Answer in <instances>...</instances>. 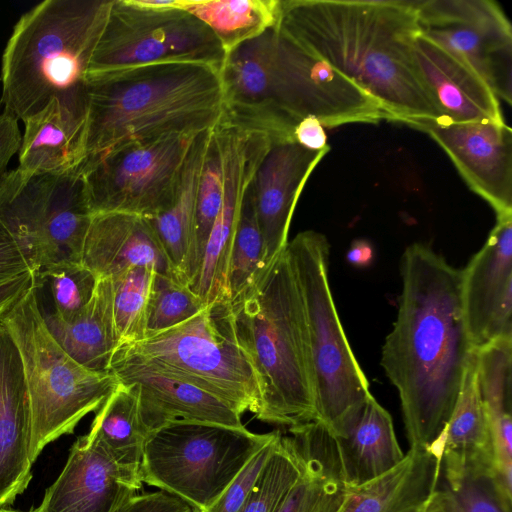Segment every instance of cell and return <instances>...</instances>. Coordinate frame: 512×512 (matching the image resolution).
<instances>
[{
  "label": "cell",
  "mask_w": 512,
  "mask_h": 512,
  "mask_svg": "<svg viewBox=\"0 0 512 512\" xmlns=\"http://www.w3.org/2000/svg\"><path fill=\"white\" fill-rule=\"evenodd\" d=\"M484 471L495 472V458L490 425L478 388L474 349L446 428L440 473Z\"/></svg>",
  "instance_id": "obj_28"
},
{
  "label": "cell",
  "mask_w": 512,
  "mask_h": 512,
  "mask_svg": "<svg viewBox=\"0 0 512 512\" xmlns=\"http://www.w3.org/2000/svg\"><path fill=\"white\" fill-rule=\"evenodd\" d=\"M276 26L226 54L220 69L226 121L265 131L272 140H293L276 104L273 57Z\"/></svg>",
  "instance_id": "obj_18"
},
{
  "label": "cell",
  "mask_w": 512,
  "mask_h": 512,
  "mask_svg": "<svg viewBox=\"0 0 512 512\" xmlns=\"http://www.w3.org/2000/svg\"><path fill=\"white\" fill-rule=\"evenodd\" d=\"M31 285L1 319L15 343L25 376L31 412L30 456L42 450L96 412L119 384L110 372L90 370L57 343L43 317Z\"/></svg>",
  "instance_id": "obj_6"
},
{
  "label": "cell",
  "mask_w": 512,
  "mask_h": 512,
  "mask_svg": "<svg viewBox=\"0 0 512 512\" xmlns=\"http://www.w3.org/2000/svg\"><path fill=\"white\" fill-rule=\"evenodd\" d=\"M477 382L489 421L495 477L512 497V337L475 349Z\"/></svg>",
  "instance_id": "obj_29"
},
{
  "label": "cell",
  "mask_w": 512,
  "mask_h": 512,
  "mask_svg": "<svg viewBox=\"0 0 512 512\" xmlns=\"http://www.w3.org/2000/svg\"><path fill=\"white\" fill-rule=\"evenodd\" d=\"M0 512H24V511H19V510L2 507V508H0ZM28 512H32V511H28Z\"/></svg>",
  "instance_id": "obj_49"
},
{
  "label": "cell",
  "mask_w": 512,
  "mask_h": 512,
  "mask_svg": "<svg viewBox=\"0 0 512 512\" xmlns=\"http://www.w3.org/2000/svg\"><path fill=\"white\" fill-rule=\"evenodd\" d=\"M35 283L36 277L29 275L0 286V321L25 291Z\"/></svg>",
  "instance_id": "obj_46"
},
{
  "label": "cell",
  "mask_w": 512,
  "mask_h": 512,
  "mask_svg": "<svg viewBox=\"0 0 512 512\" xmlns=\"http://www.w3.org/2000/svg\"><path fill=\"white\" fill-rule=\"evenodd\" d=\"M195 135L126 144L82 163L91 214L117 212L151 218L166 210Z\"/></svg>",
  "instance_id": "obj_12"
},
{
  "label": "cell",
  "mask_w": 512,
  "mask_h": 512,
  "mask_svg": "<svg viewBox=\"0 0 512 512\" xmlns=\"http://www.w3.org/2000/svg\"><path fill=\"white\" fill-rule=\"evenodd\" d=\"M31 412L18 349L0 322V508L32 479Z\"/></svg>",
  "instance_id": "obj_21"
},
{
  "label": "cell",
  "mask_w": 512,
  "mask_h": 512,
  "mask_svg": "<svg viewBox=\"0 0 512 512\" xmlns=\"http://www.w3.org/2000/svg\"><path fill=\"white\" fill-rule=\"evenodd\" d=\"M213 128L194 136L171 205L156 216L148 218L176 277L189 286L198 270L197 197L205 152Z\"/></svg>",
  "instance_id": "obj_25"
},
{
  "label": "cell",
  "mask_w": 512,
  "mask_h": 512,
  "mask_svg": "<svg viewBox=\"0 0 512 512\" xmlns=\"http://www.w3.org/2000/svg\"><path fill=\"white\" fill-rule=\"evenodd\" d=\"M346 483L356 488L396 467L403 459L393 420L371 395L356 418L333 437Z\"/></svg>",
  "instance_id": "obj_27"
},
{
  "label": "cell",
  "mask_w": 512,
  "mask_h": 512,
  "mask_svg": "<svg viewBox=\"0 0 512 512\" xmlns=\"http://www.w3.org/2000/svg\"><path fill=\"white\" fill-rule=\"evenodd\" d=\"M267 267L264 240L250 186L242 204L233 242L228 278L230 303L252 287Z\"/></svg>",
  "instance_id": "obj_36"
},
{
  "label": "cell",
  "mask_w": 512,
  "mask_h": 512,
  "mask_svg": "<svg viewBox=\"0 0 512 512\" xmlns=\"http://www.w3.org/2000/svg\"><path fill=\"white\" fill-rule=\"evenodd\" d=\"M192 512H204V511H201V510H197V509H193Z\"/></svg>",
  "instance_id": "obj_50"
},
{
  "label": "cell",
  "mask_w": 512,
  "mask_h": 512,
  "mask_svg": "<svg viewBox=\"0 0 512 512\" xmlns=\"http://www.w3.org/2000/svg\"><path fill=\"white\" fill-rule=\"evenodd\" d=\"M330 151L307 149L291 140H271L252 181L256 218L268 265L285 249L299 196L314 169Z\"/></svg>",
  "instance_id": "obj_20"
},
{
  "label": "cell",
  "mask_w": 512,
  "mask_h": 512,
  "mask_svg": "<svg viewBox=\"0 0 512 512\" xmlns=\"http://www.w3.org/2000/svg\"><path fill=\"white\" fill-rule=\"evenodd\" d=\"M155 274L151 267L138 266L111 278L117 347L145 338L148 305Z\"/></svg>",
  "instance_id": "obj_34"
},
{
  "label": "cell",
  "mask_w": 512,
  "mask_h": 512,
  "mask_svg": "<svg viewBox=\"0 0 512 512\" xmlns=\"http://www.w3.org/2000/svg\"><path fill=\"white\" fill-rule=\"evenodd\" d=\"M21 137L18 119L3 111L0 114V186L9 171V162L19 151Z\"/></svg>",
  "instance_id": "obj_44"
},
{
  "label": "cell",
  "mask_w": 512,
  "mask_h": 512,
  "mask_svg": "<svg viewBox=\"0 0 512 512\" xmlns=\"http://www.w3.org/2000/svg\"><path fill=\"white\" fill-rule=\"evenodd\" d=\"M50 282L54 302L53 311L64 320L75 317L91 300L98 278L81 262H64L55 265L37 277L38 288Z\"/></svg>",
  "instance_id": "obj_40"
},
{
  "label": "cell",
  "mask_w": 512,
  "mask_h": 512,
  "mask_svg": "<svg viewBox=\"0 0 512 512\" xmlns=\"http://www.w3.org/2000/svg\"><path fill=\"white\" fill-rule=\"evenodd\" d=\"M421 512H447L443 495L438 487L427 501Z\"/></svg>",
  "instance_id": "obj_48"
},
{
  "label": "cell",
  "mask_w": 512,
  "mask_h": 512,
  "mask_svg": "<svg viewBox=\"0 0 512 512\" xmlns=\"http://www.w3.org/2000/svg\"><path fill=\"white\" fill-rule=\"evenodd\" d=\"M19 165L23 176L57 175L74 170L84 160L81 141L71 131L58 101L24 121Z\"/></svg>",
  "instance_id": "obj_31"
},
{
  "label": "cell",
  "mask_w": 512,
  "mask_h": 512,
  "mask_svg": "<svg viewBox=\"0 0 512 512\" xmlns=\"http://www.w3.org/2000/svg\"><path fill=\"white\" fill-rule=\"evenodd\" d=\"M184 10L212 30L227 54L277 25L280 0H185Z\"/></svg>",
  "instance_id": "obj_33"
},
{
  "label": "cell",
  "mask_w": 512,
  "mask_h": 512,
  "mask_svg": "<svg viewBox=\"0 0 512 512\" xmlns=\"http://www.w3.org/2000/svg\"><path fill=\"white\" fill-rule=\"evenodd\" d=\"M418 73L441 124L505 123L498 98L468 66L419 33L413 40Z\"/></svg>",
  "instance_id": "obj_22"
},
{
  "label": "cell",
  "mask_w": 512,
  "mask_h": 512,
  "mask_svg": "<svg viewBox=\"0 0 512 512\" xmlns=\"http://www.w3.org/2000/svg\"><path fill=\"white\" fill-rule=\"evenodd\" d=\"M349 263L365 267L371 264L374 258V251L371 244L363 239L354 240L347 252Z\"/></svg>",
  "instance_id": "obj_47"
},
{
  "label": "cell",
  "mask_w": 512,
  "mask_h": 512,
  "mask_svg": "<svg viewBox=\"0 0 512 512\" xmlns=\"http://www.w3.org/2000/svg\"><path fill=\"white\" fill-rule=\"evenodd\" d=\"M0 217L27 254L36 278L64 262H80L92 214L81 167L57 175L9 170L0 186Z\"/></svg>",
  "instance_id": "obj_10"
},
{
  "label": "cell",
  "mask_w": 512,
  "mask_h": 512,
  "mask_svg": "<svg viewBox=\"0 0 512 512\" xmlns=\"http://www.w3.org/2000/svg\"><path fill=\"white\" fill-rule=\"evenodd\" d=\"M329 248L326 236L314 230L298 233L286 246L305 310L317 421L336 437L372 394L334 304Z\"/></svg>",
  "instance_id": "obj_7"
},
{
  "label": "cell",
  "mask_w": 512,
  "mask_h": 512,
  "mask_svg": "<svg viewBox=\"0 0 512 512\" xmlns=\"http://www.w3.org/2000/svg\"><path fill=\"white\" fill-rule=\"evenodd\" d=\"M281 434L282 433L277 430L274 438L254 454V456L227 486L216 502L204 512L240 511L252 488L257 482L267 460L273 452Z\"/></svg>",
  "instance_id": "obj_41"
},
{
  "label": "cell",
  "mask_w": 512,
  "mask_h": 512,
  "mask_svg": "<svg viewBox=\"0 0 512 512\" xmlns=\"http://www.w3.org/2000/svg\"><path fill=\"white\" fill-rule=\"evenodd\" d=\"M43 317L54 339L70 357L90 370L109 372L117 347L111 278L98 279L91 300L72 319L64 320L54 312L43 313Z\"/></svg>",
  "instance_id": "obj_30"
},
{
  "label": "cell",
  "mask_w": 512,
  "mask_h": 512,
  "mask_svg": "<svg viewBox=\"0 0 512 512\" xmlns=\"http://www.w3.org/2000/svg\"><path fill=\"white\" fill-rule=\"evenodd\" d=\"M225 58L212 30L188 11L111 0L87 74L165 62L205 64L220 71Z\"/></svg>",
  "instance_id": "obj_11"
},
{
  "label": "cell",
  "mask_w": 512,
  "mask_h": 512,
  "mask_svg": "<svg viewBox=\"0 0 512 512\" xmlns=\"http://www.w3.org/2000/svg\"><path fill=\"white\" fill-rule=\"evenodd\" d=\"M244 427L177 420L145 440L141 480L206 511L247 462L274 438Z\"/></svg>",
  "instance_id": "obj_8"
},
{
  "label": "cell",
  "mask_w": 512,
  "mask_h": 512,
  "mask_svg": "<svg viewBox=\"0 0 512 512\" xmlns=\"http://www.w3.org/2000/svg\"><path fill=\"white\" fill-rule=\"evenodd\" d=\"M293 139L310 150H322L329 146L324 126L314 117L304 118L295 126Z\"/></svg>",
  "instance_id": "obj_45"
},
{
  "label": "cell",
  "mask_w": 512,
  "mask_h": 512,
  "mask_svg": "<svg viewBox=\"0 0 512 512\" xmlns=\"http://www.w3.org/2000/svg\"><path fill=\"white\" fill-rule=\"evenodd\" d=\"M121 346L208 392L239 415L256 416L261 408L258 379L236 339L229 304L208 305L180 324Z\"/></svg>",
  "instance_id": "obj_9"
},
{
  "label": "cell",
  "mask_w": 512,
  "mask_h": 512,
  "mask_svg": "<svg viewBox=\"0 0 512 512\" xmlns=\"http://www.w3.org/2000/svg\"><path fill=\"white\" fill-rule=\"evenodd\" d=\"M447 512H511L508 497L494 471L442 475L438 482Z\"/></svg>",
  "instance_id": "obj_37"
},
{
  "label": "cell",
  "mask_w": 512,
  "mask_h": 512,
  "mask_svg": "<svg viewBox=\"0 0 512 512\" xmlns=\"http://www.w3.org/2000/svg\"><path fill=\"white\" fill-rule=\"evenodd\" d=\"M223 182L224 150L216 125L211 130L198 189L196 213V257L198 269L210 231L221 208Z\"/></svg>",
  "instance_id": "obj_38"
},
{
  "label": "cell",
  "mask_w": 512,
  "mask_h": 512,
  "mask_svg": "<svg viewBox=\"0 0 512 512\" xmlns=\"http://www.w3.org/2000/svg\"><path fill=\"white\" fill-rule=\"evenodd\" d=\"M80 262L98 279L138 266L177 278L149 219L129 213L93 214Z\"/></svg>",
  "instance_id": "obj_23"
},
{
  "label": "cell",
  "mask_w": 512,
  "mask_h": 512,
  "mask_svg": "<svg viewBox=\"0 0 512 512\" xmlns=\"http://www.w3.org/2000/svg\"><path fill=\"white\" fill-rule=\"evenodd\" d=\"M426 133L444 150L468 187L493 208L512 215V131L492 121L435 125Z\"/></svg>",
  "instance_id": "obj_17"
},
{
  "label": "cell",
  "mask_w": 512,
  "mask_h": 512,
  "mask_svg": "<svg viewBox=\"0 0 512 512\" xmlns=\"http://www.w3.org/2000/svg\"><path fill=\"white\" fill-rule=\"evenodd\" d=\"M193 508L181 498L166 491L136 494L116 512H192Z\"/></svg>",
  "instance_id": "obj_43"
},
{
  "label": "cell",
  "mask_w": 512,
  "mask_h": 512,
  "mask_svg": "<svg viewBox=\"0 0 512 512\" xmlns=\"http://www.w3.org/2000/svg\"><path fill=\"white\" fill-rule=\"evenodd\" d=\"M442 455L410 448L392 470L352 488L340 512H421L436 490Z\"/></svg>",
  "instance_id": "obj_26"
},
{
  "label": "cell",
  "mask_w": 512,
  "mask_h": 512,
  "mask_svg": "<svg viewBox=\"0 0 512 512\" xmlns=\"http://www.w3.org/2000/svg\"><path fill=\"white\" fill-rule=\"evenodd\" d=\"M397 318L381 365L400 398L410 448L443 453L466 366L474 348L461 305V270L429 245L413 243L400 261Z\"/></svg>",
  "instance_id": "obj_1"
},
{
  "label": "cell",
  "mask_w": 512,
  "mask_h": 512,
  "mask_svg": "<svg viewBox=\"0 0 512 512\" xmlns=\"http://www.w3.org/2000/svg\"><path fill=\"white\" fill-rule=\"evenodd\" d=\"M82 163L114 148L195 135L224 117L220 71L185 62L87 74Z\"/></svg>",
  "instance_id": "obj_3"
},
{
  "label": "cell",
  "mask_w": 512,
  "mask_h": 512,
  "mask_svg": "<svg viewBox=\"0 0 512 512\" xmlns=\"http://www.w3.org/2000/svg\"><path fill=\"white\" fill-rule=\"evenodd\" d=\"M139 473L114 462L86 435L78 437L57 479L32 512H116L142 488Z\"/></svg>",
  "instance_id": "obj_19"
},
{
  "label": "cell",
  "mask_w": 512,
  "mask_h": 512,
  "mask_svg": "<svg viewBox=\"0 0 512 512\" xmlns=\"http://www.w3.org/2000/svg\"><path fill=\"white\" fill-rule=\"evenodd\" d=\"M229 309L260 386L255 417L288 428L317 421L305 310L286 247Z\"/></svg>",
  "instance_id": "obj_5"
},
{
  "label": "cell",
  "mask_w": 512,
  "mask_h": 512,
  "mask_svg": "<svg viewBox=\"0 0 512 512\" xmlns=\"http://www.w3.org/2000/svg\"><path fill=\"white\" fill-rule=\"evenodd\" d=\"M207 305L175 277L156 273L147 315V334L166 330L199 313Z\"/></svg>",
  "instance_id": "obj_39"
},
{
  "label": "cell",
  "mask_w": 512,
  "mask_h": 512,
  "mask_svg": "<svg viewBox=\"0 0 512 512\" xmlns=\"http://www.w3.org/2000/svg\"><path fill=\"white\" fill-rule=\"evenodd\" d=\"M289 432L303 468L277 512H340L352 487L345 481L333 436L318 421L290 427Z\"/></svg>",
  "instance_id": "obj_24"
},
{
  "label": "cell",
  "mask_w": 512,
  "mask_h": 512,
  "mask_svg": "<svg viewBox=\"0 0 512 512\" xmlns=\"http://www.w3.org/2000/svg\"><path fill=\"white\" fill-rule=\"evenodd\" d=\"M29 275L36 276L33 266L0 217V286Z\"/></svg>",
  "instance_id": "obj_42"
},
{
  "label": "cell",
  "mask_w": 512,
  "mask_h": 512,
  "mask_svg": "<svg viewBox=\"0 0 512 512\" xmlns=\"http://www.w3.org/2000/svg\"><path fill=\"white\" fill-rule=\"evenodd\" d=\"M109 372L119 383L136 384L140 417L148 434L177 420L244 427L241 415L225 403L195 385L161 371L125 346L114 350Z\"/></svg>",
  "instance_id": "obj_16"
},
{
  "label": "cell",
  "mask_w": 512,
  "mask_h": 512,
  "mask_svg": "<svg viewBox=\"0 0 512 512\" xmlns=\"http://www.w3.org/2000/svg\"><path fill=\"white\" fill-rule=\"evenodd\" d=\"M1 104H2V103H1V99H0V107H1Z\"/></svg>",
  "instance_id": "obj_51"
},
{
  "label": "cell",
  "mask_w": 512,
  "mask_h": 512,
  "mask_svg": "<svg viewBox=\"0 0 512 512\" xmlns=\"http://www.w3.org/2000/svg\"><path fill=\"white\" fill-rule=\"evenodd\" d=\"M147 435L134 383L117 385L96 411L86 434L114 462L139 474Z\"/></svg>",
  "instance_id": "obj_32"
},
{
  "label": "cell",
  "mask_w": 512,
  "mask_h": 512,
  "mask_svg": "<svg viewBox=\"0 0 512 512\" xmlns=\"http://www.w3.org/2000/svg\"><path fill=\"white\" fill-rule=\"evenodd\" d=\"M418 33L474 71L512 103V27L492 0H415Z\"/></svg>",
  "instance_id": "obj_13"
},
{
  "label": "cell",
  "mask_w": 512,
  "mask_h": 512,
  "mask_svg": "<svg viewBox=\"0 0 512 512\" xmlns=\"http://www.w3.org/2000/svg\"><path fill=\"white\" fill-rule=\"evenodd\" d=\"M278 29L380 104L389 121L441 124L413 56L415 0H280Z\"/></svg>",
  "instance_id": "obj_2"
},
{
  "label": "cell",
  "mask_w": 512,
  "mask_h": 512,
  "mask_svg": "<svg viewBox=\"0 0 512 512\" xmlns=\"http://www.w3.org/2000/svg\"><path fill=\"white\" fill-rule=\"evenodd\" d=\"M460 289L474 349L512 337V215L497 218L483 247L461 270Z\"/></svg>",
  "instance_id": "obj_15"
},
{
  "label": "cell",
  "mask_w": 512,
  "mask_h": 512,
  "mask_svg": "<svg viewBox=\"0 0 512 512\" xmlns=\"http://www.w3.org/2000/svg\"><path fill=\"white\" fill-rule=\"evenodd\" d=\"M110 5L111 0H45L19 18L1 61L5 112L24 122L56 100L83 147L86 77Z\"/></svg>",
  "instance_id": "obj_4"
},
{
  "label": "cell",
  "mask_w": 512,
  "mask_h": 512,
  "mask_svg": "<svg viewBox=\"0 0 512 512\" xmlns=\"http://www.w3.org/2000/svg\"><path fill=\"white\" fill-rule=\"evenodd\" d=\"M224 150L222 204L210 231L200 267L191 290L208 306L229 304L228 278L236 228L245 195L255 172L270 147L266 133L225 126L221 129Z\"/></svg>",
  "instance_id": "obj_14"
},
{
  "label": "cell",
  "mask_w": 512,
  "mask_h": 512,
  "mask_svg": "<svg viewBox=\"0 0 512 512\" xmlns=\"http://www.w3.org/2000/svg\"><path fill=\"white\" fill-rule=\"evenodd\" d=\"M303 462L291 436L281 434L239 512H277L301 476Z\"/></svg>",
  "instance_id": "obj_35"
}]
</instances>
